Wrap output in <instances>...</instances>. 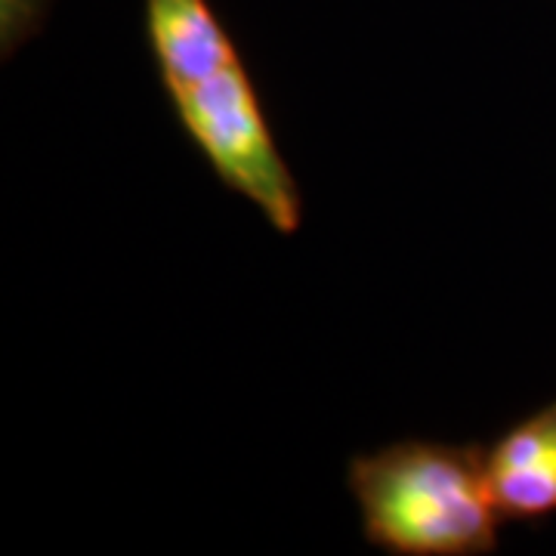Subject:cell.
I'll return each mask as SVG.
<instances>
[{
  "label": "cell",
  "instance_id": "6da1fadb",
  "mask_svg": "<svg viewBox=\"0 0 556 556\" xmlns=\"http://www.w3.org/2000/svg\"><path fill=\"white\" fill-rule=\"evenodd\" d=\"M362 538L390 556L495 554L504 519L477 442L399 439L350 457Z\"/></svg>",
  "mask_w": 556,
  "mask_h": 556
},
{
  "label": "cell",
  "instance_id": "7a4b0ae2",
  "mask_svg": "<svg viewBox=\"0 0 556 556\" xmlns=\"http://www.w3.org/2000/svg\"><path fill=\"white\" fill-rule=\"evenodd\" d=\"M164 97L211 174L254 204L278 236H294L303 223V195L273 137L244 60L179 84Z\"/></svg>",
  "mask_w": 556,
  "mask_h": 556
},
{
  "label": "cell",
  "instance_id": "3957f363",
  "mask_svg": "<svg viewBox=\"0 0 556 556\" xmlns=\"http://www.w3.org/2000/svg\"><path fill=\"white\" fill-rule=\"evenodd\" d=\"M485 477L504 522L556 517V399L485 445Z\"/></svg>",
  "mask_w": 556,
  "mask_h": 556
},
{
  "label": "cell",
  "instance_id": "277c9868",
  "mask_svg": "<svg viewBox=\"0 0 556 556\" xmlns=\"http://www.w3.org/2000/svg\"><path fill=\"white\" fill-rule=\"evenodd\" d=\"M50 7H53V0H0V50H3V60H10L28 40L38 38Z\"/></svg>",
  "mask_w": 556,
  "mask_h": 556
}]
</instances>
